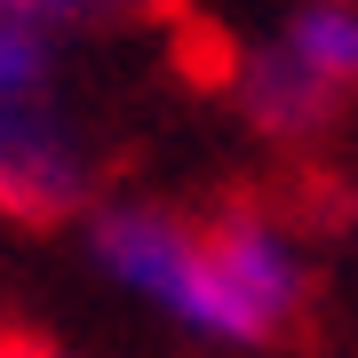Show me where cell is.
<instances>
[{"mask_svg": "<svg viewBox=\"0 0 358 358\" xmlns=\"http://www.w3.org/2000/svg\"><path fill=\"white\" fill-rule=\"evenodd\" d=\"M0 358H80V350L48 343V334H32V327H0Z\"/></svg>", "mask_w": 358, "mask_h": 358, "instance_id": "8992f818", "label": "cell"}, {"mask_svg": "<svg viewBox=\"0 0 358 358\" xmlns=\"http://www.w3.org/2000/svg\"><path fill=\"white\" fill-rule=\"evenodd\" d=\"M80 255L112 294L143 303L183 343L231 358L279 350L319 294L310 239L271 199H223L215 215H192L176 199L120 192L80 215Z\"/></svg>", "mask_w": 358, "mask_h": 358, "instance_id": "6da1fadb", "label": "cell"}, {"mask_svg": "<svg viewBox=\"0 0 358 358\" xmlns=\"http://www.w3.org/2000/svg\"><path fill=\"white\" fill-rule=\"evenodd\" d=\"M271 40H279L343 112L358 103V0H294Z\"/></svg>", "mask_w": 358, "mask_h": 358, "instance_id": "277c9868", "label": "cell"}, {"mask_svg": "<svg viewBox=\"0 0 358 358\" xmlns=\"http://www.w3.org/2000/svg\"><path fill=\"white\" fill-rule=\"evenodd\" d=\"M103 152L72 88L0 96V223L64 231L96 207Z\"/></svg>", "mask_w": 358, "mask_h": 358, "instance_id": "7a4b0ae2", "label": "cell"}, {"mask_svg": "<svg viewBox=\"0 0 358 358\" xmlns=\"http://www.w3.org/2000/svg\"><path fill=\"white\" fill-rule=\"evenodd\" d=\"M231 112H239L263 143H279V152H303V143L343 128V103L294 64L279 40H255V48L231 64Z\"/></svg>", "mask_w": 358, "mask_h": 358, "instance_id": "3957f363", "label": "cell"}, {"mask_svg": "<svg viewBox=\"0 0 358 358\" xmlns=\"http://www.w3.org/2000/svg\"><path fill=\"white\" fill-rule=\"evenodd\" d=\"M32 8L56 16V24L80 40V32H103V24H128V16H143L152 0H32Z\"/></svg>", "mask_w": 358, "mask_h": 358, "instance_id": "5b68a950", "label": "cell"}]
</instances>
